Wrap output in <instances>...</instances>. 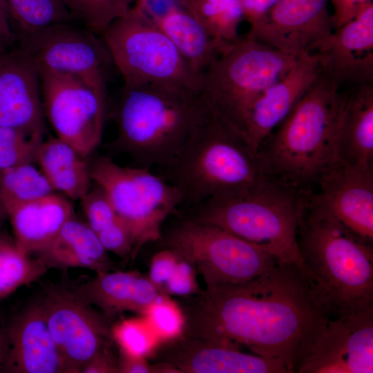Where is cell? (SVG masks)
Listing matches in <instances>:
<instances>
[{
	"mask_svg": "<svg viewBox=\"0 0 373 373\" xmlns=\"http://www.w3.org/2000/svg\"><path fill=\"white\" fill-rule=\"evenodd\" d=\"M19 37L50 26L69 23L73 17L61 0H5Z\"/></svg>",
	"mask_w": 373,
	"mask_h": 373,
	"instance_id": "cell-31",
	"label": "cell"
},
{
	"mask_svg": "<svg viewBox=\"0 0 373 373\" xmlns=\"http://www.w3.org/2000/svg\"><path fill=\"white\" fill-rule=\"evenodd\" d=\"M195 268L207 287L245 283L278 261L243 239L214 226L182 217L160 240Z\"/></svg>",
	"mask_w": 373,
	"mask_h": 373,
	"instance_id": "cell-9",
	"label": "cell"
},
{
	"mask_svg": "<svg viewBox=\"0 0 373 373\" xmlns=\"http://www.w3.org/2000/svg\"><path fill=\"white\" fill-rule=\"evenodd\" d=\"M298 241L311 298L329 319L373 305V246L312 198H303Z\"/></svg>",
	"mask_w": 373,
	"mask_h": 373,
	"instance_id": "cell-2",
	"label": "cell"
},
{
	"mask_svg": "<svg viewBox=\"0 0 373 373\" xmlns=\"http://www.w3.org/2000/svg\"><path fill=\"white\" fill-rule=\"evenodd\" d=\"M41 301L66 373L82 372L97 352L113 341L108 318L73 290L48 287Z\"/></svg>",
	"mask_w": 373,
	"mask_h": 373,
	"instance_id": "cell-13",
	"label": "cell"
},
{
	"mask_svg": "<svg viewBox=\"0 0 373 373\" xmlns=\"http://www.w3.org/2000/svg\"><path fill=\"white\" fill-rule=\"evenodd\" d=\"M245 19L253 29L268 13L278 0H240Z\"/></svg>",
	"mask_w": 373,
	"mask_h": 373,
	"instance_id": "cell-42",
	"label": "cell"
},
{
	"mask_svg": "<svg viewBox=\"0 0 373 373\" xmlns=\"http://www.w3.org/2000/svg\"><path fill=\"white\" fill-rule=\"evenodd\" d=\"M44 115L38 66L21 47L0 52V126L43 138Z\"/></svg>",
	"mask_w": 373,
	"mask_h": 373,
	"instance_id": "cell-17",
	"label": "cell"
},
{
	"mask_svg": "<svg viewBox=\"0 0 373 373\" xmlns=\"http://www.w3.org/2000/svg\"><path fill=\"white\" fill-rule=\"evenodd\" d=\"M344 92L320 73L260 147L271 173L300 192L317 184L337 161Z\"/></svg>",
	"mask_w": 373,
	"mask_h": 373,
	"instance_id": "cell-5",
	"label": "cell"
},
{
	"mask_svg": "<svg viewBox=\"0 0 373 373\" xmlns=\"http://www.w3.org/2000/svg\"><path fill=\"white\" fill-rule=\"evenodd\" d=\"M47 270L39 260L20 249L14 240L0 236V300L37 280Z\"/></svg>",
	"mask_w": 373,
	"mask_h": 373,
	"instance_id": "cell-32",
	"label": "cell"
},
{
	"mask_svg": "<svg viewBox=\"0 0 373 373\" xmlns=\"http://www.w3.org/2000/svg\"><path fill=\"white\" fill-rule=\"evenodd\" d=\"M111 343L97 352L81 373H119L118 358L112 350Z\"/></svg>",
	"mask_w": 373,
	"mask_h": 373,
	"instance_id": "cell-41",
	"label": "cell"
},
{
	"mask_svg": "<svg viewBox=\"0 0 373 373\" xmlns=\"http://www.w3.org/2000/svg\"><path fill=\"white\" fill-rule=\"evenodd\" d=\"M297 373H372L373 305L329 319Z\"/></svg>",
	"mask_w": 373,
	"mask_h": 373,
	"instance_id": "cell-14",
	"label": "cell"
},
{
	"mask_svg": "<svg viewBox=\"0 0 373 373\" xmlns=\"http://www.w3.org/2000/svg\"><path fill=\"white\" fill-rule=\"evenodd\" d=\"M73 291L107 318L126 311L143 315L160 295L149 278L137 271L96 273Z\"/></svg>",
	"mask_w": 373,
	"mask_h": 373,
	"instance_id": "cell-22",
	"label": "cell"
},
{
	"mask_svg": "<svg viewBox=\"0 0 373 373\" xmlns=\"http://www.w3.org/2000/svg\"><path fill=\"white\" fill-rule=\"evenodd\" d=\"M194 266L177 251L164 248L151 260L149 279L160 294L186 297L202 289Z\"/></svg>",
	"mask_w": 373,
	"mask_h": 373,
	"instance_id": "cell-28",
	"label": "cell"
},
{
	"mask_svg": "<svg viewBox=\"0 0 373 373\" xmlns=\"http://www.w3.org/2000/svg\"><path fill=\"white\" fill-rule=\"evenodd\" d=\"M97 236L107 251L121 258L131 256L134 247L133 233L126 223L117 217Z\"/></svg>",
	"mask_w": 373,
	"mask_h": 373,
	"instance_id": "cell-38",
	"label": "cell"
},
{
	"mask_svg": "<svg viewBox=\"0 0 373 373\" xmlns=\"http://www.w3.org/2000/svg\"><path fill=\"white\" fill-rule=\"evenodd\" d=\"M0 372L66 373L41 301L29 305L6 325Z\"/></svg>",
	"mask_w": 373,
	"mask_h": 373,
	"instance_id": "cell-20",
	"label": "cell"
},
{
	"mask_svg": "<svg viewBox=\"0 0 373 373\" xmlns=\"http://www.w3.org/2000/svg\"><path fill=\"white\" fill-rule=\"evenodd\" d=\"M328 0H278L247 37L285 53L314 52L333 32Z\"/></svg>",
	"mask_w": 373,
	"mask_h": 373,
	"instance_id": "cell-15",
	"label": "cell"
},
{
	"mask_svg": "<svg viewBox=\"0 0 373 373\" xmlns=\"http://www.w3.org/2000/svg\"><path fill=\"white\" fill-rule=\"evenodd\" d=\"M180 373H289L283 361L267 358L191 336L162 342L151 357Z\"/></svg>",
	"mask_w": 373,
	"mask_h": 373,
	"instance_id": "cell-19",
	"label": "cell"
},
{
	"mask_svg": "<svg viewBox=\"0 0 373 373\" xmlns=\"http://www.w3.org/2000/svg\"><path fill=\"white\" fill-rule=\"evenodd\" d=\"M311 197L356 235L373 244V166L337 160Z\"/></svg>",
	"mask_w": 373,
	"mask_h": 373,
	"instance_id": "cell-18",
	"label": "cell"
},
{
	"mask_svg": "<svg viewBox=\"0 0 373 373\" xmlns=\"http://www.w3.org/2000/svg\"><path fill=\"white\" fill-rule=\"evenodd\" d=\"M80 200L87 224L96 234L118 217L108 195L98 185Z\"/></svg>",
	"mask_w": 373,
	"mask_h": 373,
	"instance_id": "cell-37",
	"label": "cell"
},
{
	"mask_svg": "<svg viewBox=\"0 0 373 373\" xmlns=\"http://www.w3.org/2000/svg\"><path fill=\"white\" fill-rule=\"evenodd\" d=\"M71 15L88 29L102 35L116 19L128 14L136 0H61Z\"/></svg>",
	"mask_w": 373,
	"mask_h": 373,
	"instance_id": "cell-34",
	"label": "cell"
},
{
	"mask_svg": "<svg viewBox=\"0 0 373 373\" xmlns=\"http://www.w3.org/2000/svg\"><path fill=\"white\" fill-rule=\"evenodd\" d=\"M10 16L5 0H0V52L14 48L18 37L11 28Z\"/></svg>",
	"mask_w": 373,
	"mask_h": 373,
	"instance_id": "cell-43",
	"label": "cell"
},
{
	"mask_svg": "<svg viewBox=\"0 0 373 373\" xmlns=\"http://www.w3.org/2000/svg\"><path fill=\"white\" fill-rule=\"evenodd\" d=\"M146 317L162 342L183 336L185 317L180 305L170 296L160 294L142 315Z\"/></svg>",
	"mask_w": 373,
	"mask_h": 373,
	"instance_id": "cell-36",
	"label": "cell"
},
{
	"mask_svg": "<svg viewBox=\"0 0 373 373\" xmlns=\"http://www.w3.org/2000/svg\"><path fill=\"white\" fill-rule=\"evenodd\" d=\"M157 175L182 193L179 209L245 192L274 175L260 150L211 109L176 158Z\"/></svg>",
	"mask_w": 373,
	"mask_h": 373,
	"instance_id": "cell-4",
	"label": "cell"
},
{
	"mask_svg": "<svg viewBox=\"0 0 373 373\" xmlns=\"http://www.w3.org/2000/svg\"><path fill=\"white\" fill-rule=\"evenodd\" d=\"M186 8L220 44L227 49L240 41L245 19L240 0H184Z\"/></svg>",
	"mask_w": 373,
	"mask_h": 373,
	"instance_id": "cell-29",
	"label": "cell"
},
{
	"mask_svg": "<svg viewBox=\"0 0 373 373\" xmlns=\"http://www.w3.org/2000/svg\"><path fill=\"white\" fill-rule=\"evenodd\" d=\"M318 56L304 52L289 71L267 87L250 107L242 133L254 148L262 144L287 117L320 75Z\"/></svg>",
	"mask_w": 373,
	"mask_h": 373,
	"instance_id": "cell-21",
	"label": "cell"
},
{
	"mask_svg": "<svg viewBox=\"0 0 373 373\" xmlns=\"http://www.w3.org/2000/svg\"><path fill=\"white\" fill-rule=\"evenodd\" d=\"M333 7L332 24L336 30L353 19L360 10L372 0H328Z\"/></svg>",
	"mask_w": 373,
	"mask_h": 373,
	"instance_id": "cell-40",
	"label": "cell"
},
{
	"mask_svg": "<svg viewBox=\"0 0 373 373\" xmlns=\"http://www.w3.org/2000/svg\"><path fill=\"white\" fill-rule=\"evenodd\" d=\"M299 191L271 175L249 190L179 209L185 219L216 227L254 244L281 263L301 267Z\"/></svg>",
	"mask_w": 373,
	"mask_h": 373,
	"instance_id": "cell-6",
	"label": "cell"
},
{
	"mask_svg": "<svg viewBox=\"0 0 373 373\" xmlns=\"http://www.w3.org/2000/svg\"><path fill=\"white\" fill-rule=\"evenodd\" d=\"M97 34L61 23L18 41L39 70L75 75L96 92L107 95L108 72L115 65L102 36Z\"/></svg>",
	"mask_w": 373,
	"mask_h": 373,
	"instance_id": "cell-12",
	"label": "cell"
},
{
	"mask_svg": "<svg viewBox=\"0 0 373 373\" xmlns=\"http://www.w3.org/2000/svg\"><path fill=\"white\" fill-rule=\"evenodd\" d=\"M180 6L185 7L184 0H136L131 8L155 23L169 12Z\"/></svg>",
	"mask_w": 373,
	"mask_h": 373,
	"instance_id": "cell-39",
	"label": "cell"
},
{
	"mask_svg": "<svg viewBox=\"0 0 373 373\" xmlns=\"http://www.w3.org/2000/svg\"><path fill=\"white\" fill-rule=\"evenodd\" d=\"M342 90L337 160L373 166V82Z\"/></svg>",
	"mask_w": 373,
	"mask_h": 373,
	"instance_id": "cell-24",
	"label": "cell"
},
{
	"mask_svg": "<svg viewBox=\"0 0 373 373\" xmlns=\"http://www.w3.org/2000/svg\"><path fill=\"white\" fill-rule=\"evenodd\" d=\"M42 137L0 126V170L36 162Z\"/></svg>",
	"mask_w": 373,
	"mask_h": 373,
	"instance_id": "cell-35",
	"label": "cell"
},
{
	"mask_svg": "<svg viewBox=\"0 0 373 373\" xmlns=\"http://www.w3.org/2000/svg\"><path fill=\"white\" fill-rule=\"evenodd\" d=\"M89 171L133 233V259L144 245L161 239L164 221L183 204L180 191L150 169L122 166L101 156L89 165Z\"/></svg>",
	"mask_w": 373,
	"mask_h": 373,
	"instance_id": "cell-8",
	"label": "cell"
},
{
	"mask_svg": "<svg viewBox=\"0 0 373 373\" xmlns=\"http://www.w3.org/2000/svg\"><path fill=\"white\" fill-rule=\"evenodd\" d=\"M321 73L338 90L373 82V3L316 49Z\"/></svg>",
	"mask_w": 373,
	"mask_h": 373,
	"instance_id": "cell-16",
	"label": "cell"
},
{
	"mask_svg": "<svg viewBox=\"0 0 373 373\" xmlns=\"http://www.w3.org/2000/svg\"><path fill=\"white\" fill-rule=\"evenodd\" d=\"M75 216L70 202L55 192L22 204L8 215L15 243L30 255L46 247Z\"/></svg>",
	"mask_w": 373,
	"mask_h": 373,
	"instance_id": "cell-25",
	"label": "cell"
},
{
	"mask_svg": "<svg viewBox=\"0 0 373 373\" xmlns=\"http://www.w3.org/2000/svg\"><path fill=\"white\" fill-rule=\"evenodd\" d=\"M111 336L119 351L146 358L151 357L162 343L142 315L117 322L111 326Z\"/></svg>",
	"mask_w": 373,
	"mask_h": 373,
	"instance_id": "cell-33",
	"label": "cell"
},
{
	"mask_svg": "<svg viewBox=\"0 0 373 373\" xmlns=\"http://www.w3.org/2000/svg\"><path fill=\"white\" fill-rule=\"evenodd\" d=\"M154 24L171 41L200 80L211 64L229 50L213 38L184 6L171 10Z\"/></svg>",
	"mask_w": 373,
	"mask_h": 373,
	"instance_id": "cell-26",
	"label": "cell"
},
{
	"mask_svg": "<svg viewBox=\"0 0 373 373\" xmlns=\"http://www.w3.org/2000/svg\"><path fill=\"white\" fill-rule=\"evenodd\" d=\"M297 57L261 41L241 37L200 78L211 111L243 135L245 120L253 103L289 71Z\"/></svg>",
	"mask_w": 373,
	"mask_h": 373,
	"instance_id": "cell-7",
	"label": "cell"
},
{
	"mask_svg": "<svg viewBox=\"0 0 373 373\" xmlns=\"http://www.w3.org/2000/svg\"><path fill=\"white\" fill-rule=\"evenodd\" d=\"M183 336L281 359L296 372L329 320L313 303L300 268L278 262L245 283L181 297Z\"/></svg>",
	"mask_w": 373,
	"mask_h": 373,
	"instance_id": "cell-1",
	"label": "cell"
},
{
	"mask_svg": "<svg viewBox=\"0 0 373 373\" xmlns=\"http://www.w3.org/2000/svg\"><path fill=\"white\" fill-rule=\"evenodd\" d=\"M124 83L201 88L175 46L154 23L131 8L102 35Z\"/></svg>",
	"mask_w": 373,
	"mask_h": 373,
	"instance_id": "cell-10",
	"label": "cell"
},
{
	"mask_svg": "<svg viewBox=\"0 0 373 373\" xmlns=\"http://www.w3.org/2000/svg\"><path fill=\"white\" fill-rule=\"evenodd\" d=\"M119 373H153V365L146 358L127 354L119 351Z\"/></svg>",
	"mask_w": 373,
	"mask_h": 373,
	"instance_id": "cell-44",
	"label": "cell"
},
{
	"mask_svg": "<svg viewBox=\"0 0 373 373\" xmlns=\"http://www.w3.org/2000/svg\"><path fill=\"white\" fill-rule=\"evenodd\" d=\"M5 329L6 325L0 316V367L3 361L5 349Z\"/></svg>",
	"mask_w": 373,
	"mask_h": 373,
	"instance_id": "cell-45",
	"label": "cell"
},
{
	"mask_svg": "<svg viewBox=\"0 0 373 373\" xmlns=\"http://www.w3.org/2000/svg\"><path fill=\"white\" fill-rule=\"evenodd\" d=\"M39 75L44 112L57 137L86 158L101 142L107 95L69 73L41 69Z\"/></svg>",
	"mask_w": 373,
	"mask_h": 373,
	"instance_id": "cell-11",
	"label": "cell"
},
{
	"mask_svg": "<svg viewBox=\"0 0 373 373\" xmlns=\"http://www.w3.org/2000/svg\"><path fill=\"white\" fill-rule=\"evenodd\" d=\"M35 254L48 269L79 267L103 273L115 269L97 234L75 216L63 225L46 247Z\"/></svg>",
	"mask_w": 373,
	"mask_h": 373,
	"instance_id": "cell-23",
	"label": "cell"
},
{
	"mask_svg": "<svg viewBox=\"0 0 373 373\" xmlns=\"http://www.w3.org/2000/svg\"><path fill=\"white\" fill-rule=\"evenodd\" d=\"M209 111L200 88L124 83L112 108L117 135L109 148L128 155L139 167L162 168Z\"/></svg>",
	"mask_w": 373,
	"mask_h": 373,
	"instance_id": "cell-3",
	"label": "cell"
},
{
	"mask_svg": "<svg viewBox=\"0 0 373 373\" xmlns=\"http://www.w3.org/2000/svg\"><path fill=\"white\" fill-rule=\"evenodd\" d=\"M55 192L32 164L0 170V211L9 215L17 207Z\"/></svg>",
	"mask_w": 373,
	"mask_h": 373,
	"instance_id": "cell-30",
	"label": "cell"
},
{
	"mask_svg": "<svg viewBox=\"0 0 373 373\" xmlns=\"http://www.w3.org/2000/svg\"><path fill=\"white\" fill-rule=\"evenodd\" d=\"M40 171L53 189L71 200H81L90 190L89 165L70 144L59 137L40 144L36 157Z\"/></svg>",
	"mask_w": 373,
	"mask_h": 373,
	"instance_id": "cell-27",
	"label": "cell"
}]
</instances>
